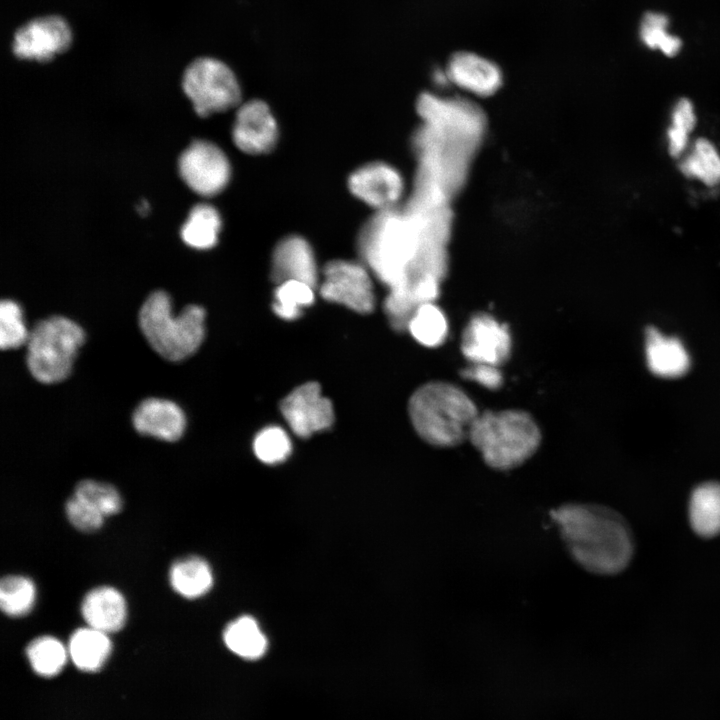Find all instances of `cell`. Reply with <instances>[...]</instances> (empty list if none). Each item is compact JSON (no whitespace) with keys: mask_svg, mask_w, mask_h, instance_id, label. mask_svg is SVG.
Listing matches in <instances>:
<instances>
[{"mask_svg":"<svg viewBox=\"0 0 720 720\" xmlns=\"http://www.w3.org/2000/svg\"><path fill=\"white\" fill-rule=\"evenodd\" d=\"M292 445L287 433L278 426H268L255 436L253 451L266 464L281 463L288 458Z\"/></svg>","mask_w":720,"mask_h":720,"instance_id":"1f68e13d","label":"cell"},{"mask_svg":"<svg viewBox=\"0 0 720 720\" xmlns=\"http://www.w3.org/2000/svg\"><path fill=\"white\" fill-rule=\"evenodd\" d=\"M182 88L200 117L227 111L241 101L237 76L215 57L194 59L184 71Z\"/></svg>","mask_w":720,"mask_h":720,"instance_id":"8992f818","label":"cell"},{"mask_svg":"<svg viewBox=\"0 0 720 720\" xmlns=\"http://www.w3.org/2000/svg\"><path fill=\"white\" fill-rule=\"evenodd\" d=\"M278 137V124L267 103L252 99L238 108L232 139L239 150L249 155H263L273 150Z\"/></svg>","mask_w":720,"mask_h":720,"instance_id":"7c38bea8","label":"cell"},{"mask_svg":"<svg viewBox=\"0 0 720 720\" xmlns=\"http://www.w3.org/2000/svg\"><path fill=\"white\" fill-rule=\"evenodd\" d=\"M72 42L69 22L61 15L46 14L27 20L15 30L11 49L18 59L44 63L68 51Z\"/></svg>","mask_w":720,"mask_h":720,"instance_id":"52a82bcc","label":"cell"},{"mask_svg":"<svg viewBox=\"0 0 720 720\" xmlns=\"http://www.w3.org/2000/svg\"><path fill=\"white\" fill-rule=\"evenodd\" d=\"M321 296L358 313H370L375 305L373 283L364 263L332 260L322 271Z\"/></svg>","mask_w":720,"mask_h":720,"instance_id":"9c48e42d","label":"cell"},{"mask_svg":"<svg viewBox=\"0 0 720 720\" xmlns=\"http://www.w3.org/2000/svg\"><path fill=\"white\" fill-rule=\"evenodd\" d=\"M271 279L277 285L296 280L316 287L317 263L313 249L305 238L289 235L276 244L272 253Z\"/></svg>","mask_w":720,"mask_h":720,"instance_id":"9a60e30c","label":"cell"},{"mask_svg":"<svg viewBox=\"0 0 720 720\" xmlns=\"http://www.w3.org/2000/svg\"><path fill=\"white\" fill-rule=\"evenodd\" d=\"M668 18L658 12H647L640 24V38L651 49H658L666 56H675L681 49V39L667 30Z\"/></svg>","mask_w":720,"mask_h":720,"instance_id":"f546056e","label":"cell"},{"mask_svg":"<svg viewBox=\"0 0 720 720\" xmlns=\"http://www.w3.org/2000/svg\"><path fill=\"white\" fill-rule=\"evenodd\" d=\"M74 495L93 506L105 517L117 514L122 508L120 493L108 483L91 479L81 480L75 486Z\"/></svg>","mask_w":720,"mask_h":720,"instance_id":"4dcf8cb0","label":"cell"},{"mask_svg":"<svg viewBox=\"0 0 720 720\" xmlns=\"http://www.w3.org/2000/svg\"><path fill=\"white\" fill-rule=\"evenodd\" d=\"M689 522L693 531L703 538L720 533V483L708 481L694 488L689 499Z\"/></svg>","mask_w":720,"mask_h":720,"instance_id":"d6986e66","label":"cell"},{"mask_svg":"<svg viewBox=\"0 0 720 720\" xmlns=\"http://www.w3.org/2000/svg\"><path fill=\"white\" fill-rule=\"evenodd\" d=\"M461 349L463 355L475 364L498 367L510 355V334L492 317L477 315L464 330Z\"/></svg>","mask_w":720,"mask_h":720,"instance_id":"5bb4252c","label":"cell"},{"mask_svg":"<svg viewBox=\"0 0 720 720\" xmlns=\"http://www.w3.org/2000/svg\"><path fill=\"white\" fill-rule=\"evenodd\" d=\"M468 440L486 465L508 471L521 466L536 453L541 431L525 411H485L472 424Z\"/></svg>","mask_w":720,"mask_h":720,"instance_id":"3957f363","label":"cell"},{"mask_svg":"<svg viewBox=\"0 0 720 720\" xmlns=\"http://www.w3.org/2000/svg\"><path fill=\"white\" fill-rule=\"evenodd\" d=\"M645 356L649 370L659 377H680L690 367V357L682 342L654 327L646 329Z\"/></svg>","mask_w":720,"mask_h":720,"instance_id":"ac0fdd59","label":"cell"},{"mask_svg":"<svg viewBox=\"0 0 720 720\" xmlns=\"http://www.w3.org/2000/svg\"><path fill=\"white\" fill-rule=\"evenodd\" d=\"M137 208L141 215H146L147 211L149 210V205L146 200H143Z\"/></svg>","mask_w":720,"mask_h":720,"instance_id":"d590c367","label":"cell"},{"mask_svg":"<svg viewBox=\"0 0 720 720\" xmlns=\"http://www.w3.org/2000/svg\"><path fill=\"white\" fill-rule=\"evenodd\" d=\"M280 409L291 430L302 438L328 429L334 421L333 405L315 382L295 388L283 399Z\"/></svg>","mask_w":720,"mask_h":720,"instance_id":"8fae6325","label":"cell"},{"mask_svg":"<svg viewBox=\"0 0 720 720\" xmlns=\"http://www.w3.org/2000/svg\"><path fill=\"white\" fill-rule=\"evenodd\" d=\"M29 331L24 324L20 305L10 299L0 303V347L18 348L26 345Z\"/></svg>","mask_w":720,"mask_h":720,"instance_id":"d6a6232c","label":"cell"},{"mask_svg":"<svg viewBox=\"0 0 720 720\" xmlns=\"http://www.w3.org/2000/svg\"><path fill=\"white\" fill-rule=\"evenodd\" d=\"M84 339L82 328L64 316L38 321L26 342V364L31 375L45 384L67 378Z\"/></svg>","mask_w":720,"mask_h":720,"instance_id":"5b68a950","label":"cell"},{"mask_svg":"<svg viewBox=\"0 0 720 720\" xmlns=\"http://www.w3.org/2000/svg\"><path fill=\"white\" fill-rule=\"evenodd\" d=\"M471 368L472 369H468L463 373L464 377L476 380L491 389H495L501 385L502 377L497 367L476 364Z\"/></svg>","mask_w":720,"mask_h":720,"instance_id":"e575fe53","label":"cell"},{"mask_svg":"<svg viewBox=\"0 0 720 720\" xmlns=\"http://www.w3.org/2000/svg\"><path fill=\"white\" fill-rule=\"evenodd\" d=\"M81 613L87 623L104 633L119 631L126 623L127 603L122 593L111 586L91 589L81 603Z\"/></svg>","mask_w":720,"mask_h":720,"instance_id":"e0dca14e","label":"cell"},{"mask_svg":"<svg viewBox=\"0 0 720 720\" xmlns=\"http://www.w3.org/2000/svg\"><path fill=\"white\" fill-rule=\"evenodd\" d=\"M274 298L275 314L285 320H294L301 315L303 307L314 302V288L301 281H286L277 286Z\"/></svg>","mask_w":720,"mask_h":720,"instance_id":"83f0119b","label":"cell"},{"mask_svg":"<svg viewBox=\"0 0 720 720\" xmlns=\"http://www.w3.org/2000/svg\"><path fill=\"white\" fill-rule=\"evenodd\" d=\"M687 177L696 178L708 186L720 182V154L715 145L706 138H698L689 153L679 164Z\"/></svg>","mask_w":720,"mask_h":720,"instance_id":"cb8c5ba5","label":"cell"},{"mask_svg":"<svg viewBox=\"0 0 720 720\" xmlns=\"http://www.w3.org/2000/svg\"><path fill=\"white\" fill-rule=\"evenodd\" d=\"M169 581L176 593L187 599H196L211 589L213 573L207 561L198 556H188L171 565Z\"/></svg>","mask_w":720,"mask_h":720,"instance_id":"44dd1931","label":"cell"},{"mask_svg":"<svg viewBox=\"0 0 720 720\" xmlns=\"http://www.w3.org/2000/svg\"><path fill=\"white\" fill-rule=\"evenodd\" d=\"M407 330L420 344L436 347L446 339L448 324L443 312L432 302L417 308L409 320Z\"/></svg>","mask_w":720,"mask_h":720,"instance_id":"d4e9b609","label":"cell"},{"mask_svg":"<svg viewBox=\"0 0 720 720\" xmlns=\"http://www.w3.org/2000/svg\"><path fill=\"white\" fill-rule=\"evenodd\" d=\"M132 422L140 434L165 441H177L186 425L181 408L170 400L159 398L140 402L133 412Z\"/></svg>","mask_w":720,"mask_h":720,"instance_id":"2e32d148","label":"cell"},{"mask_svg":"<svg viewBox=\"0 0 720 720\" xmlns=\"http://www.w3.org/2000/svg\"><path fill=\"white\" fill-rule=\"evenodd\" d=\"M696 125L693 103L687 98L679 99L673 106L671 124L667 130L668 151L672 157H679L687 148L690 133Z\"/></svg>","mask_w":720,"mask_h":720,"instance_id":"f1b7e54d","label":"cell"},{"mask_svg":"<svg viewBox=\"0 0 720 720\" xmlns=\"http://www.w3.org/2000/svg\"><path fill=\"white\" fill-rule=\"evenodd\" d=\"M33 670L43 677L57 675L65 666L68 649L52 636H40L32 640L26 649Z\"/></svg>","mask_w":720,"mask_h":720,"instance_id":"484cf974","label":"cell"},{"mask_svg":"<svg viewBox=\"0 0 720 720\" xmlns=\"http://www.w3.org/2000/svg\"><path fill=\"white\" fill-rule=\"evenodd\" d=\"M36 588L33 581L22 575H8L0 582V606L11 617L27 615L33 608Z\"/></svg>","mask_w":720,"mask_h":720,"instance_id":"4316f807","label":"cell"},{"mask_svg":"<svg viewBox=\"0 0 720 720\" xmlns=\"http://www.w3.org/2000/svg\"><path fill=\"white\" fill-rule=\"evenodd\" d=\"M138 319L149 345L169 361H181L191 356L204 339L205 310L191 304L174 316L171 298L161 290L147 297Z\"/></svg>","mask_w":720,"mask_h":720,"instance_id":"277c9868","label":"cell"},{"mask_svg":"<svg viewBox=\"0 0 720 720\" xmlns=\"http://www.w3.org/2000/svg\"><path fill=\"white\" fill-rule=\"evenodd\" d=\"M111 648L108 634L90 626L75 630L67 647L75 666L87 672L99 670L109 657Z\"/></svg>","mask_w":720,"mask_h":720,"instance_id":"ffe728a7","label":"cell"},{"mask_svg":"<svg viewBox=\"0 0 720 720\" xmlns=\"http://www.w3.org/2000/svg\"><path fill=\"white\" fill-rule=\"evenodd\" d=\"M444 74L455 87L480 98L495 95L503 84V73L495 62L467 51L454 53Z\"/></svg>","mask_w":720,"mask_h":720,"instance_id":"4fadbf2b","label":"cell"},{"mask_svg":"<svg viewBox=\"0 0 720 720\" xmlns=\"http://www.w3.org/2000/svg\"><path fill=\"white\" fill-rule=\"evenodd\" d=\"M408 411L417 434L430 445L449 448L468 440L479 415L471 398L459 387L442 381L419 387L410 397Z\"/></svg>","mask_w":720,"mask_h":720,"instance_id":"7a4b0ae2","label":"cell"},{"mask_svg":"<svg viewBox=\"0 0 720 720\" xmlns=\"http://www.w3.org/2000/svg\"><path fill=\"white\" fill-rule=\"evenodd\" d=\"M65 513L69 522L83 532L98 530L103 525L105 518L97 509L76 495L67 500Z\"/></svg>","mask_w":720,"mask_h":720,"instance_id":"836d02e7","label":"cell"},{"mask_svg":"<svg viewBox=\"0 0 720 720\" xmlns=\"http://www.w3.org/2000/svg\"><path fill=\"white\" fill-rule=\"evenodd\" d=\"M549 514L569 555L586 571L613 575L629 564L632 533L617 511L600 504L569 502Z\"/></svg>","mask_w":720,"mask_h":720,"instance_id":"6da1fadb","label":"cell"},{"mask_svg":"<svg viewBox=\"0 0 720 720\" xmlns=\"http://www.w3.org/2000/svg\"><path fill=\"white\" fill-rule=\"evenodd\" d=\"M223 639L231 652L247 660L262 657L268 647L265 634L257 621L250 616H242L229 623L224 630Z\"/></svg>","mask_w":720,"mask_h":720,"instance_id":"603a6c76","label":"cell"},{"mask_svg":"<svg viewBox=\"0 0 720 720\" xmlns=\"http://www.w3.org/2000/svg\"><path fill=\"white\" fill-rule=\"evenodd\" d=\"M347 184L356 198L380 211L393 209L405 191L400 171L381 161L369 162L354 170Z\"/></svg>","mask_w":720,"mask_h":720,"instance_id":"30bf717a","label":"cell"},{"mask_svg":"<svg viewBox=\"0 0 720 720\" xmlns=\"http://www.w3.org/2000/svg\"><path fill=\"white\" fill-rule=\"evenodd\" d=\"M178 170L186 185L204 197L223 191L231 178V165L226 154L206 140L193 141L182 152Z\"/></svg>","mask_w":720,"mask_h":720,"instance_id":"ba28073f","label":"cell"},{"mask_svg":"<svg viewBox=\"0 0 720 720\" xmlns=\"http://www.w3.org/2000/svg\"><path fill=\"white\" fill-rule=\"evenodd\" d=\"M221 217L215 207L210 204H198L194 206L180 234L185 244L195 249H210L218 241L221 230Z\"/></svg>","mask_w":720,"mask_h":720,"instance_id":"7402d4cb","label":"cell"}]
</instances>
